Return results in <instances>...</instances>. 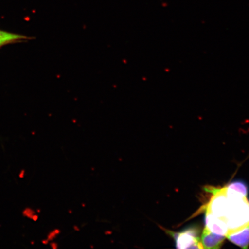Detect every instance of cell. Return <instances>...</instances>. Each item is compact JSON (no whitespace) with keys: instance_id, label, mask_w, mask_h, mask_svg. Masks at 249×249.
Here are the masks:
<instances>
[{"instance_id":"obj_1","label":"cell","mask_w":249,"mask_h":249,"mask_svg":"<svg viewBox=\"0 0 249 249\" xmlns=\"http://www.w3.org/2000/svg\"><path fill=\"white\" fill-rule=\"evenodd\" d=\"M225 190L229 200V207L224 221L228 227L230 234L249 225V201L247 196L241 193L226 186Z\"/></svg>"},{"instance_id":"obj_2","label":"cell","mask_w":249,"mask_h":249,"mask_svg":"<svg viewBox=\"0 0 249 249\" xmlns=\"http://www.w3.org/2000/svg\"><path fill=\"white\" fill-rule=\"evenodd\" d=\"M206 190L213 195L207 204L206 213H211L224 220L229 207V200L227 197L225 188H211Z\"/></svg>"},{"instance_id":"obj_3","label":"cell","mask_w":249,"mask_h":249,"mask_svg":"<svg viewBox=\"0 0 249 249\" xmlns=\"http://www.w3.org/2000/svg\"><path fill=\"white\" fill-rule=\"evenodd\" d=\"M175 239L176 248L179 249H202L197 230L189 228L178 233L170 232Z\"/></svg>"},{"instance_id":"obj_4","label":"cell","mask_w":249,"mask_h":249,"mask_svg":"<svg viewBox=\"0 0 249 249\" xmlns=\"http://www.w3.org/2000/svg\"><path fill=\"white\" fill-rule=\"evenodd\" d=\"M205 227L216 234L226 236L229 234V229L225 221L213 214L206 213L205 217Z\"/></svg>"},{"instance_id":"obj_5","label":"cell","mask_w":249,"mask_h":249,"mask_svg":"<svg viewBox=\"0 0 249 249\" xmlns=\"http://www.w3.org/2000/svg\"><path fill=\"white\" fill-rule=\"evenodd\" d=\"M225 238V236L217 235L211 232L205 227L201 239L202 248L204 249L220 248Z\"/></svg>"},{"instance_id":"obj_6","label":"cell","mask_w":249,"mask_h":249,"mask_svg":"<svg viewBox=\"0 0 249 249\" xmlns=\"http://www.w3.org/2000/svg\"><path fill=\"white\" fill-rule=\"evenodd\" d=\"M233 244L244 249H247L249 245V225L239 231L230 233L226 236Z\"/></svg>"},{"instance_id":"obj_7","label":"cell","mask_w":249,"mask_h":249,"mask_svg":"<svg viewBox=\"0 0 249 249\" xmlns=\"http://www.w3.org/2000/svg\"><path fill=\"white\" fill-rule=\"evenodd\" d=\"M29 37L0 30V48L9 43L31 39Z\"/></svg>"},{"instance_id":"obj_8","label":"cell","mask_w":249,"mask_h":249,"mask_svg":"<svg viewBox=\"0 0 249 249\" xmlns=\"http://www.w3.org/2000/svg\"><path fill=\"white\" fill-rule=\"evenodd\" d=\"M226 187L227 188L241 193V194L246 196H248V187L244 182L241 181V180L233 181Z\"/></svg>"}]
</instances>
